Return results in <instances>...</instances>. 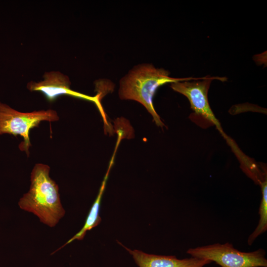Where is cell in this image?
I'll use <instances>...</instances> for the list:
<instances>
[{
  "label": "cell",
  "instance_id": "7a4b0ae2",
  "mask_svg": "<svg viewBox=\"0 0 267 267\" xmlns=\"http://www.w3.org/2000/svg\"><path fill=\"white\" fill-rule=\"evenodd\" d=\"M164 69L155 68L152 65L139 66L132 70L120 82L119 96L122 99L134 100L143 105L152 116L156 124L161 128L165 126L156 112L153 98L157 89L167 83L197 80L203 78L188 77L173 78Z\"/></svg>",
  "mask_w": 267,
  "mask_h": 267
},
{
  "label": "cell",
  "instance_id": "9c48e42d",
  "mask_svg": "<svg viewBox=\"0 0 267 267\" xmlns=\"http://www.w3.org/2000/svg\"><path fill=\"white\" fill-rule=\"evenodd\" d=\"M262 190V197L259 208L260 219L258 224L249 236L248 244L251 245L254 240L267 229V178L259 182Z\"/></svg>",
  "mask_w": 267,
  "mask_h": 267
},
{
  "label": "cell",
  "instance_id": "52a82bcc",
  "mask_svg": "<svg viewBox=\"0 0 267 267\" xmlns=\"http://www.w3.org/2000/svg\"><path fill=\"white\" fill-rule=\"evenodd\" d=\"M125 248L132 255L138 267H203L212 262L192 257L178 259L173 256L149 254L140 250Z\"/></svg>",
  "mask_w": 267,
  "mask_h": 267
},
{
  "label": "cell",
  "instance_id": "3957f363",
  "mask_svg": "<svg viewBox=\"0 0 267 267\" xmlns=\"http://www.w3.org/2000/svg\"><path fill=\"white\" fill-rule=\"evenodd\" d=\"M59 119L57 112L52 109L21 112L0 102V134H8L23 137V141L20 144L19 148L28 155L31 145L30 130L38 127L42 121L52 122Z\"/></svg>",
  "mask_w": 267,
  "mask_h": 267
},
{
  "label": "cell",
  "instance_id": "5b68a950",
  "mask_svg": "<svg viewBox=\"0 0 267 267\" xmlns=\"http://www.w3.org/2000/svg\"><path fill=\"white\" fill-rule=\"evenodd\" d=\"M44 80L38 82L31 81L27 84V88L30 91L42 92L49 102L54 101L61 95H66L84 99L95 104L102 116L104 126L109 128L110 125L100 102L101 93L94 96L86 95L73 90L70 88L69 77L58 71L45 72Z\"/></svg>",
  "mask_w": 267,
  "mask_h": 267
},
{
  "label": "cell",
  "instance_id": "8992f818",
  "mask_svg": "<svg viewBox=\"0 0 267 267\" xmlns=\"http://www.w3.org/2000/svg\"><path fill=\"white\" fill-rule=\"evenodd\" d=\"M215 79L223 82L226 81V78L206 76L202 79L192 82L188 81L171 83V87L188 98L195 115L208 121L223 134L221 124L214 114L208 99V92L210 84Z\"/></svg>",
  "mask_w": 267,
  "mask_h": 267
},
{
  "label": "cell",
  "instance_id": "6da1fadb",
  "mask_svg": "<svg viewBox=\"0 0 267 267\" xmlns=\"http://www.w3.org/2000/svg\"><path fill=\"white\" fill-rule=\"evenodd\" d=\"M50 167L36 164L31 174V185L28 192L18 202L19 207L36 215L43 223L54 227L64 216L59 187L49 176Z\"/></svg>",
  "mask_w": 267,
  "mask_h": 267
},
{
  "label": "cell",
  "instance_id": "ba28073f",
  "mask_svg": "<svg viewBox=\"0 0 267 267\" xmlns=\"http://www.w3.org/2000/svg\"><path fill=\"white\" fill-rule=\"evenodd\" d=\"M115 154L116 153L114 152L111 158L108 168L102 182L101 186L99 190V192L95 200L94 201L93 204H92V206L91 207V209L87 218L84 225L77 233H76L73 237H72L70 239H69L62 246L59 248V249H60L61 248L64 247L65 245L70 243L75 240H82L84 238L85 235H86L87 231L90 230L92 228L98 225V224L100 222L101 219L99 216L100 202L106 186V182L111 168L114 162ZM59 249L57 250L56 251H57Z\"/></svg>",
  "mask_w": 267,
  "mask_h": 267
},
{
  "label": "cell",
  "instance_id": "277c9868",
  "mask_svg": "<svg viewBox=\"0 0 267 267\" xmlns=\"http://www.w3.org/2000/svg\"><path fill=\"white\" fill-rule=\"evenodd\" d=\"M187 254L192 257L215 262L222 267H267L266 252L263 249L241 252L231 244L216 243L189 248Z\"/></svg>",
  "mask_w": 267,
  "mask_h": 267
}]
</instances>
